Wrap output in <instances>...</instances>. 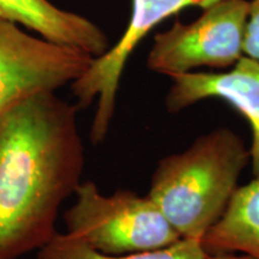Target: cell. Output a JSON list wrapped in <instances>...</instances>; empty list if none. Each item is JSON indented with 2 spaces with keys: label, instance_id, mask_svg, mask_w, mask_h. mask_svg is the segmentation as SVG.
<instances>
[{
  "label": "cell",
  "instance_id": "11",
  "mask_svg": "<svg viewBox=\"0 0 259 259\" xmlns=\"http://www.w3.org/2000/svg\"><path fill=\"white\" fill-rule=\"evenodd\" d=\"M244 54L259 61V0H251L246 23Z\"/></svg>",
  "mask_w": 259,
  "mask_h": 259
},
{
  "label": "cell",
  "instance_id": "1",
  "mask_svg": "<svg viewBox=\"0 0 259 259\" xmlns=\"http://www.w3.org/2000/svg\"><path fill=\"white\" fill-rule=\"evenodd\" d=\"M78 111L42 92L0 114V259L40 250L58 233L60 206L85 163Z\"/></svg>",
  "mask_w": 259,
  "mask_h": 259
},
{
  "label": "cell",
  "instance_id": "8",
  "mask_svg": "<svg viewBox=\"0 0 259 259\" xmlns=\"http://www.w3.org/2000/svg\"><path fill=\"white\" fill-rule=\"evenodd\" d=\"M0 18L95 58L109 48L108 37L101 28L83 16L57 8L50 0H0Z\"/></svg>",
  "mask_w": 259,
  "mask_h": 259
},
{
  "label": "cell",
  "instance_id": "4",
  "mask_svg": "<svg viewBox=\"0 0 259 259\" xmlns=\"http://www.w3.org/2000/svg\"><path fill=\"white\" fill-rule=\"evenodd\" d=\"M190 24L179 21L155 35L147 66L171 77L199 67L231 69L244 54L250 2L218 0Z\"/></svg>",
  "mask_w": 259,
  "mask_h": 259
},
{
  "label": "cell",
  "instance_id": "3",
  "mask_svg": "<svg viewBox=\"0 0 259 259\" xmlns=\"http://www.w3.org/2000/svg\"><path fill=\"white\" fill-rule=\"evenodd\" d=\"M64 222L65 233L109 255L158 250L181 239L148 194L119 190L107 196L93 181L77 187Z\"/></svg>",
  "mask_w": 259,
  "mask_h": 259
},
{
  "label": "cell",
  "instance_id": "7",
  "mask_svg": "<svg viewBox=\"0 0 259 259\" xmlns=\"http://www.w3.org/2000/svg\"><path fill=\"white\" fill-rule=\"evenodd\" d=\"M169 78L168 112L178 113L203 100L218 99L244 116L252 131L248 148L252 174L259 179V61L244 56L234 66L221 72L193 71Z\"/></svg>",
  "mask_w": 259,
  "mask_h": 259
},
{
  "label": "cell",
  "instance_id": "2",
  "mask_svg": "<svg viewBox=\"0 0 259 259\" xmlns=\"http://www.w3.org/2000/svg\"><path fill=\"white\" fill-rule=\"evenodd\" d=\"M248 163L244 139L218 127L181 153L162 157L148 196L181 239L200 241L228 208Z\"/></svg>",
  "mask_w": 259,
  "mask_h": 259
},
{
  "label": "cell",
  "instance_id": "10",
  "mask_svg": "<svg viewBox=\"0 0 259 259\" xmlns=\"http://www.w3.org/2000/svg\"><path fill=\"white\" fill-rule=\"evenodd\" d=\"M206 255L200 241L191 239H180L158 250L109 255L94 250L67 233H57L38 250L37 259H205Z\"/></svg>",
  "mask_w": 259,
  "mask_h": 259
},
{
  "label": "cell",
  "instance_id": "6",
  "mask_svg": "<svg viewBox=\"0 0 259 259\" xmlns=\"http://www.w3.org/2000/svg\"><path fill=\"white\" fill-rule=\"evenodd\" d=\"M218 0H132L131 18L124 34L102 56L94 58L89 69L71 84L78 109H85L96 101L90 141H105L115 113L116 95L126 64L153 29L170 16L190 6L205 9Z\"/></svg>",
  "mask_w": 259,
  "mask_h": 259
},
{
  "label": "cell",
  "instance_id": "12",
  "mask_svg": "<svg viewBox=\"0 0 259 259\" xmlns=\"http://www.w3.org/2000/svg\"><path fill=\"white\" fill-rule=\"evenodd\" d=\"M205 259H254L253 257L244 253H216V254H208Z\"/></svg>",
  "mask_w": 259,
  "mask_h": 259
},
{
  "label": "cell",
  "instance_id": "5",
  "mask_svg": "<svg viewBox=\"0 0 259 259\" xmlns=\"http://www.w3.org/2000/svg\"><path fill=\"white\" fill-rule=\"evenodd\" d=\"M94 58L79 48L32 36L0 18V114L34 94L71 85Z\"/></svg>",
  "mask_w": 259,
  "mask_h": 259
},
{
  "label": "cell",
  "instance_id": "9",
  "mask_svg": "<svg viewBox=\"0 0 259 259\" xmlns=\"http://www.w3.org/2000/svg\"><path fill=\"white\" fill-rule=\"evenodd\" d=\"M200 244L208 254L244 253L259 259V179L239 186Z\"/></svg>",
  "mask_w": 259,
  "mask_h": 259
}]
</instances>
